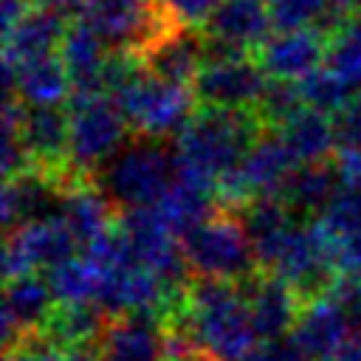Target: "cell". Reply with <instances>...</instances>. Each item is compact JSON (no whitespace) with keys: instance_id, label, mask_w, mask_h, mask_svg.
Instances as JSON below:
<instances>
[{"instance_id":"603a6c76","label":"cell","mask_w":361,"mask_h":361,"mask_svg":"<svg viewBox=\"0 0 361 361\" xmlns=\"http://www.w3.org/2000/svg\"><path fill=\"white\" fill-rule=\"evenodd\" d=\"M341 189V172L336 161H322V164H302L293 169L285 192L279 200L299 217V220H316L336 197Z\"/></svg>"},{"instance_id":"44dd1931","label":"cell","mask_w":361,"mask_h":361,"mask_svg":"<svg viewBox=\"0 0 361 361\" xmlns=\"http://www.w3.org/2000/svg\"><path fill=\"white\" fill-rule=\"evenodd\" d=\"M107 324L110 316L93 302L56 305L37 338H42L54 350H99Z\"/></svg>"},{"instance_id":"d6986e66","label":"cell","mask_w":361,"mask_h":361,"mask_svg":"<svg viewBox=\"0 0 361 361\" xmlns=\"http://www.w3.org/2000/svg\"><path fill=\"white\" fill-rule=\"evenodd\" d=\"M99 361H166V336L158 316L127 313L110 319Z\"/></svg>"},{"instance_id":"ba28073f","label":"cell","mask_w":361,"mask_h":361,"mask_svg":"<svg viewBox=\"0 0 361 361\" xmlns=\"http://www.w3.org/2000/svg\"><path fill=\"white\" fill-rule=\"evenodd\" d=\"M76 237L62 217H48L25 223L6 234L3 245V276L6 282L37 274V268H56L59 262L76 257Z\"/></svg>"},{"instance_id":"9a60e30c","label":"cell","mask_w":361,"mask_h":361,"mask_svg":"<svg viewBox=\"0 0 361 361\" xmlns=\"http://www.w3.org/2000/svg\"><path fill=\"white\" fill-rule=\"evenodd\" d=\"M138 62L155 79L192 87L195 76L206 65V37L200 28L175 25L164 37H158L138 56Z\"/></svg>"},{"instance_id":"52a82bcc","label":"cell","mask_w":361,"mask_h":361,"mask_svg":"<svg viewBox=\"0 0 361 361\" xmlns=\"http://www.w3.org/2000/svg\"><path fill=\"white\" fill-rule=\"evenodd\" d=\"M268 82L254 56H209L192 82V93L197 107L254 113Z\"/></svg>"},{"instance_id":"5bb4252c","label":"cell","mask_w":361,"mask_h":361,"mask_svg":"<svg viewBox=\"0 0 361 361\" xmlns=\"http://www.w3.org/2000/svg\"><path fill=\"white\" fill-rule=\"evenodd\" d=\"M3 82L6 96L20 99L25 107H62L73 96V85L59 54L28 62H3Z\"/></svg>"},{"instance_id":"ffe728a7","label":"cell","mask_w":361,"mask_h":361,"mask_svg":"<svg viewBox=\"0 0 361 361\" xmlns=\"http://www.w3.org/2000/svg\"><path fill=\"white\" fill-rule=\"evenodd\" d=\"M59 59L71 76L73 96H104V68L110 59V48L82 20L68 23L59 45Z\"/></svg>"},{"instance_id":"7a4b0ae2","label":"cell","mask_w":361,"mask_h":361,"mask_svg":"<svg viewBox=\"0 0 361 361\" xmlns=\"http://www.w3.org/2000/svg\"><path fill=\"white\" fill-rule=\"evenodd\" d=\"M175 180L178 172L172 149L164 141H147L135 135L96 178L118 212L158 206Z\"/></svg>"},{"instance_id":"e575fe53","label":"cell","mask_w":361,"mask_h":361,"mask_svg":"<svg viewBox=\"0 0 361 361\" xmlns=\"http://www.w3.org/2000/svg\"><path fill=\"white\" fill-rule=\"evenodd\" d=\"M245 361H307V358L296 350L290 338H282V341H259Z\"/></svg>"},{"instance_id":"30bf717a","label":"cell","mask_w":361,"mask_h":361,"mask_svg":"<svg viewBox=\"0 0 361 361\" xmlns=\"http://www.w3.org/2000/svg\"><path fill=\"white\" fill-rule=\"evenodd\" d=\"M262 73L276 82H302L327 62V34L319 28L274 31L254 54Z\"/></svg>"},{"instance_id":"9c48e42d","label":"cell","mask_w":361,"mask_h":361,"mask_svg":"<svg viewBox=\"0 0 361 361\" xmlns=\"http://www.w3.org/2000/svg\"><path fill=\"white\" fill-rule=\"evenodd\" d=\"M268 0H220L206 25V59L209 56H254L257 48L274 34Z\"/></svg>"},{"instance_id":"4dcf8cb0","label":"cell","mask_w":361,"mask_h":361,"mask_svg":"<svg viewBox=\"0 0 361 361\" xmlns=\"http://www.w3.org/2000/svg\"><path fill=\"white\" fill-rule=\"evenodd\" d=\"M336 155L341 158H361V93H355L336 116Z\"/></svg>"},{"instance_id":"5b68a950","label":"cell","mask_w":361,"mask_h":361,"mask_svg":"<svg viewBox=\"0 0 361 361\" xmlns=\"http://www.w3.org/2000/svg\"><path fill=\"white\" fill-rule=\"evenodd\" d=\"M186 265L197 279H220V282H243L257 274V259L251 243L231 212H214L206 223L192 228L180 240Z\"/></svg>"},{"instance_id":"484cf974","label":"cell","mask_w":361,"mask_h":361,"mask_svg":"<svg viewBox=\"0 0 361 361\" xmlns=\"http://www.w3.org/2000/svg\"><path fill=\"white\" fill-rule=\"evenodd\" d=\"M274 31L319 28L327 37L350 17L333 6V0H268Z\"/></svg>"},{"instance_id":"cb8c5ba5","label":"cell","mask_w":361,"mask_h":361,"mask_svg":"<svg viewBox=\"0 0 361 361\" xmlns=\"http://www.w3.org/2000/svg\"><path fill=\"white\" fill-rule=\"evenodd\" d=\"M296 158V164H322L330 161L336 152V130H333V116L305 107L299 110L282 130H276Z\"/></svg>"},{"instance_id":"8fae6325","label":"cell","mask_w":361,"mask_h":361,"mask_svg":"<svg viewBox=\"0 0 361 361\" xmlns=\"http://www.w3.org/2000/svg\"><path fill=\"white\" fill-rule=\"evenodd\" d=\"M237 288L248 305L251 324L259 341H282L290 336L302 310V299L293 293L290 285L268 271H257L248 279L237 282Z\"/></svg>"},{"instance_id":"3957f363","label":"cell","mask_w":361,"mask_h":361,"mask_svg":"<svg viewBox=\"0 0 361 361\" xmlns=\"http://www.w3.org/2000/svg\"><path fill=\"white\" fill-rule=\"evenodd\" d=\"M110 99L118 104L130 133L147 141L178 138L180 130L197 113L192 87L155 79L144 68L127 85H121Z\"/></svg>"},{"instance_id":"83f0119b","label":"cell","mask_w":361,"mask_h":361,"mask_svg":"<svg viewBox=\"0 0 361 361\" xmlns=\"http://www.w3.org/2000/svg\"><path fill=\"white\" fill-rule=\"evenodd\" d=\"M324 68L341 76L350 87H361V14H350L327 37Z\"/></svg>"},{"instance_id":"6da1fadb","label":"cell","mask_w":361,"mask_h":361,"mask_svg":"<svg viewBox=\"0 0 361 361\" xmlns=\"http://www.w3.org/2000/svg\"><path fill=\"white\" fill-rule=\"evenodd\" d=\"M262 133L265 127L254 113L197 107L175 138V172L180 180L214 195V186L243 164Z\"/></svg>"},{"instance_id":"f1b7e54d","label":"cell","mask_w":361,"mask_h":361,"mask_svg":"<svg viewBox=\"0 0 361 361\" xmlns=\"http://www.w3.org/2000/svg\"><path fill=\"white\" fill-rule=\"evenodd\" d=\"M296 85H299V93H302L305 107L322 110L327 116H336L355 96V90L341 76H336L330 68H319L316 73H310L307 79H302Z\"/></svg>"},{"instance_id":"f35d334b","label":"cell","mask_w":361,"mask_h":361,"mask_svg":"<svg viewBox=\"0 0 361 361\" xmlns=\"http://www.w3.org/2000/svg\"><path fill=\"white\" fill-rule=\"evenodd\" d=\"M333 6L344 14H361V0H333Z\"/></svg>"},{"instance_id":"d590c367","label":"cell","mask_w":361,"mask_h":361,"mask_svg":"<svg viewBox=\"0 0 361 361\" xmlns=\"http://www.w3.org/2000/svg\"><path fill=\"white\" fill-rule=\"evenodd\" d=\"M3 3V34L11 31L28 11L37 8V0H0Z\"/></svg>"},{"instance_id":"ac0fdd59","label":"cell","mask_w":361,"mask_h":361,"mask_svg":"<svg viewBox=\"0 0 361 361\" xmlns=\"http://www.w3.org/2000/svg\"><path fill=\"white\" fill-rule=\"evenodd\" d=\"M234 214H237V220H240V226L251 243V251H254L259 271L274 268L285 240L302 223L279 197H257Z\"/></svg>"},{"instance_id":"8d00e7d4","label":"cell","mask_w":361,"mask_h":361,"mask_svg":"<svg viewBox=\"0 0 361 361\" xmlns=\"http://www.w3.org/2000/svg\"><path fill=\"white\" fill-rule=\"evenodd\" d=\"M37 6H45V8L59 11V14H76L79 17L85 0H37Z\"/></svg>"},{"instance_id":"7c38bea8","label":"cell","mask_w":361,"mask_h":361,"mask_svg":"<svg viewBox=\"0 0 361 361\" xmlns=\"http://www.w3.org/2000/svg\"><path fill=\"white\" fill-rule=\"evenodd\" d=\"M20 141L34 172L65 180L68 169V141L71 118L62 107H25L20 121Z\"/></svg>"},{"instance_id":"d4e9b609","label":"cell","mask_w":361,"mask_h":361,"mask_svg":"<svg viewBox=\"0 0 361 361\" xmlns=\"http://www.w3.org/2000/svg\"><path fill=\"white\" fill-rule=\"evenodd\" d=\"M155 209L161 212L166 226L175 231V237L183 240L192 228H197L200 223H206L217 212V203H214L212 192H206L200 186H192V183L178 178Z\"/></svg>"},{"instance_id":"1f68e13d","label":"cell","mask_w":361,"mask_h":361,"mask_svg":"<svg viewBox=\"0 0 361 361\" xmlns=\"http://www.w3.org/2000/svg\"><path fill=\"white\" fill-rule=\"evenodd\" d=\"M324 296H330L341 307L353 336H361V274H341V276H336V282L330 285V290Z\"/></svg>"},{"instance_id":"4fadbf2b","label":"cell","mask_w":361,"mask_h":361,"mask_svg":"<svg viewBox=\"0 0 361 361\" xmlns=\"http://www.w3.org/2000/svg\"><path fill=\"white\" fill-rule=\"evenodd\" d=\"M54 307H56V299H54V290L45 276L31 274V276L6 282L3 316H0L6 353L37 338Z\"/></svg>"},{"instance_id":"e0dca14e","label":"cell","mask_w":361,"mask_h":361,"mask_svg":"<svg viewBox=\"0 0 361 361\" xmlns=\"http://www.w3.org/2000/svg\"><path fill=\"white\" fill-rule=\"evenodd\" d=\"M59 217L65 220V226L71 228V234L76 237V243L85 248L93 240L104 237L116 226L118 209L110 203V197L102 192V186L96 180H87V178H76L73 175L62 186Z\"/></svg>"},{"instance_id":"ab89813d","label":"cell","mask_w":361,"mask_h":361,"mask_svg":"<svg viewBox=\"0 0 361 361\" xmlns=\"http://www.w3.org/2000/svg\"><path fill=\"white\" fill-rule=\"evenodd\" d=\"M169 361H203V358H197V355H192V358H169Z\"/></svg>"},{"instance_id":"277c9868","label":"cell","mask_w":361,"mask_h":361,"mask_svg":"<svg viewBox=\"0 0 361 361\" xmlns=\"http://www.w3.org/2000/svg\"><path fill=\"white\" fill-rule=\"evenodd\" d=\"M68 118H71L68 169L76 178L96 180L99 172L133 138L127 135L130 127L110 96H71Z\"/></svg>"},{"instance_id":"d6a6232c","label":"cell","mask_w":361,"mask_h":361,"mask_svg":"<svg viewBox=\"0 0 361 361\" xmlns=\"http://www.w3.org/2000/svg\"><path fill=\"white\" fill-rule=\"evenodd\" d=\"M6 361H99V350H54L42 338H31L6 353Z\"/></svg>"},{"instance_id":"836d02e7","label":"cell","mask_w":361,"mask_h":361,"mask_svg":"<svg viewBox=\"0 0 361 361\" xmlns=\"http://www.w3.org/2000/svg\"><path fill=\"white\" fill-rule=\"evenodd\" d=\"M161 3H164V8L169 11V17L178 25L203 28L220 0H161Z\"/></svg>"},{"instance_id":"2e32d148","label":"cell","mask_w":361,"mask_h":361,"mask_svg":"<svg viewBox=\"0 0 361 361\" xmlns=\"http://www.w3.org/2000/svg\"><path fill=\"white\" fill-rule=\"evenodd\" d=\"M288 338L307 361H333L338 350L353 338V330L341 307L330 296H319L302 305Z\"/></svg>"},{"instance_id":"8992f818","label":"cell","mask_w":361,"mask_h":361,"mask_svg":"<svg viewBox=\"0 0 361 361\" xmlns=\"http://www.w3.org/2000/svg\"><path fill=\"white\" fill-rule=\"evenodd\" d=\"M76 20L93 28L110 51L135 56L178 25L161 0H85Z\"/></svg>"},{"instance_id":"74e56055","label":"cell","mask_w":361,"mask_h":361,"mask_svg":"<svg viewBox=\"0 0 361 361\" xmlns=\"http://www.w3.org/2000/svg\"><path fill=\"white\" fill-rule=\"evenodd\" d=\"M333 361H361V336H353Z\"/></svg>"},{"instance_id":"7402d4cb","label":"cell","mask_w":361,"mask_h":361,"mask_svg":"<svg viewBox=\"0 0 361 361\" xmlns=\"http://www.w3.org/2000/svg\"><path fill=\"white\" fill-rule=\"evenodd\" d=\"M65 31H68L65 14L37 6L11 31L3 34V62H28L59 54Z\"/></svg>"},{"instance_id":"4316f807","label":"cell","mask_w":361,"mask_h":361,"mask_svg":"<svg viewBox=\"0 0 361 361\" xmlns=\"http://www.w3.org/2000/svg\"><path fill=\"white\" fill-rule=\"evenodd\" d=\"M45 279L54 290L56 305H90V302L96 305L102 274L82 254L59 262L51 271H45Z\"/></svg>"},{"instance_id":"f546056e","label":"cell","mask_w":361,"mask_h":361,"mask_svg":"<svg viewBox=\"0 0 361 361\" xmlns=\"http://www.w3.org/2000/svg\"><path fill=\"white\" fill-rule=\"evenodd\" d=\"M299 110H305L299 85L296 82H276V79H271L259 107L254 110V116L259 118V124L265 130H282Z\"/></svg>"}]
</instances>
